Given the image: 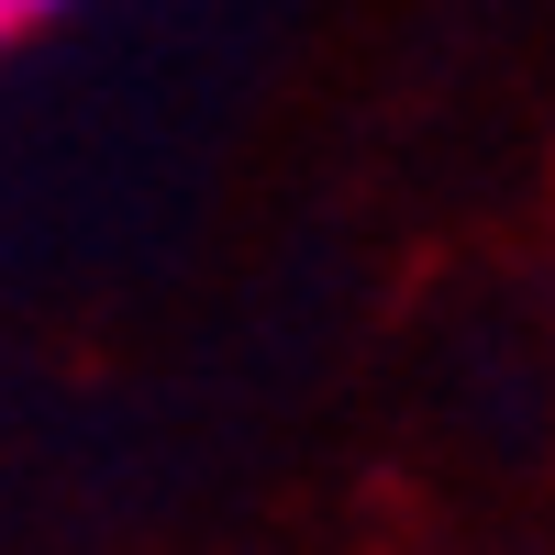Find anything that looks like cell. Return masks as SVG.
I'll list each match as a JSON object with an SVG mask.
<instances>
[{
  "label": "cell",
  "instance_id": "cell-1",
  "mask_svg": "<svg viewBox=\"0 0 555 555\" xmlns=\"http://www.w3.org/2000/svg\"><path fill=\"white\" fill-rule=\"evenodd\" d=\"M12 12H23V23H44V12H67V0H12Z\"/></svg>",
  "mask_w": 555,
  "mask_h": 555
},
{
  "label": "cell",
  "instance_id": "cell-2",
  "mask_svg": "<svg viewBox=\"0 0 555 555\" xmlns=\"http://www.w3.org/2000/svg\"><path fill=\"white\" fill-rule=\"evenodd\" d=\"M12 34H23V12H12V0H0V44H12Z\"/></svg>",
  "mask_w": 555,
  "mask_h": 555
}]
</instances>
